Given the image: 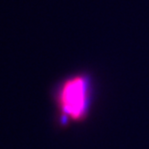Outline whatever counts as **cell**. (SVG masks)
I'll return each instance as SVG.
<instances>
[{
	"instance_id": "1",
	"label": "cell",
	"mask_w": 149,
	"mask_h": 149,
	"mask_svg": "<svg viewBox=\"0 0 149 149\" xmlns=\"http://www.w3.org/2000/svg\"><path fill=\"white\" fill-rule=\"evenodd\" d=\"M93 94V83L87 73L79 72L61 80L54 97L61 121L79 122L89 114Z\"/></svg>"
}]
</instances>
